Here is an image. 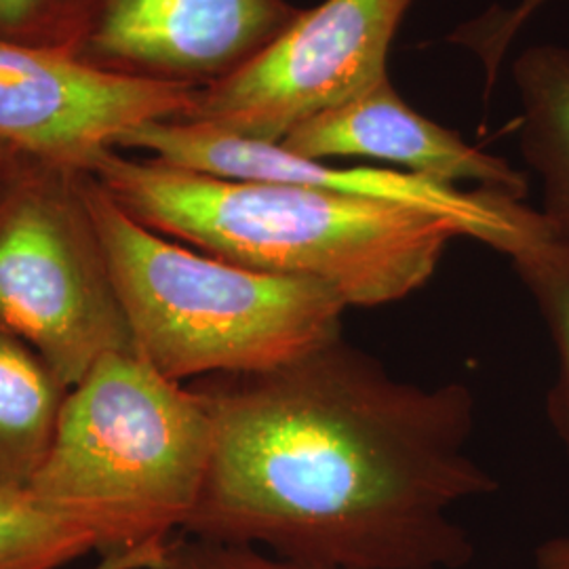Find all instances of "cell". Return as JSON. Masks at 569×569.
<instances>
[{
    "instance_id": "obj_14",
    "label": "cell",
    "mask_w": 569,
    "mask_h": 569,
    "mask_svg": "<svg viewBox=\"0 0 569 569\" xmlns=\"http://www.w3.org/2000/svg\"><path fill=\"white\" fill-rule=\"evenodd\" d=\"M507 258L533 298L555 346L557 369L545 409L550 430L569 460V244L559 241L542 220Z\"/></svg>"
},
{
    "instance_id": "obj_12",
    "label": "cell",
    "mask_w": 569,
    "mask_h": 569,
    "mask_svg": "<svg viewBox=\"0 0 569 569\" xmlns=\"http://www.w3.org/2000/svg\"><path fill=\"white\" fill-rule=\"evenodd\" d=\"M68 392L41 352L0 327V486L32 483L53 446Z\"/></svg>"
},
{
    "instance_id": "obj_11",
    "label": "cell",
    "mask_w": 569,
    "mask_h": 569,
    "mask_svg": "<svg viewBox=\"0 0 569 569\" xmlns=\"http://www.w3.org/2000/svg\"><path fill=\"white\" fill-rule=\"evenodd\" d=\"M512 77L521 98V154L542 182L550 232L569 244V49L529 47Z\"/></svg>"
},
{
    "instance_id": "obj_4",
    "label": "cell",
    "mask_w": 569,
    "mask_h": 569,
    "mask_svg": "<svg viewBox=\"0 0 569 569\" xmlns=\"http://www.w3.org/2000/svg\"><path fill=\"white\" fill-rule=\"evenodd\" d=\"M213 422L197 388L114 352L70 388L28 489L102 529L106 555L169 545L197 507Z\"/></svg>"
},
{
    "instance_id": "obj_15",
    "label": "cell",
    "mask_w": 569,
    "mask_h": 569,
    "mask_svg": "<svg viewBox=\"0 0 569 569\" xmlns=\"http://www.w3.org/2000/svg\"><path fill=\"white\" fill-rule=\"evenodd\" d=\"M547 2L549 0H519L510 9L498 7L488 16L467 23L458 34L451 37V41L467 44L483 60L486 72H488V87H491L496 81L498 68L507 56L510 42L519 34V30L531 20V16Z\"/></svg>"
},
{
    "instance_id": "obj_3",
    "label": "cell",
    "mask_w": 569,
    "mask_h": 569,
    "mask_svg": "<svg viewBox=\"0 0 569 569\" xmlns=\"http://www.w3.org/2000/svg\"><path fill=\"white\" fill-rule=\"evenodd\" d=\"M84 194L136 352L169 380L277 369L345 336L348 306L326 284L167 239L124 213L89 171Z\"/></svg>"
},
{
    "instance_id": "obj_16",
    "label": "cell",
    "mask_w": 569,
    "mask_h": 569,
    "mask_svg": "<svg viewBox=\"0 0 569 569\" xmlns=\"http://www.w3.org/2000/svg\"><path fill=\"white\" fill-rule=\"evenodd\" d=\"M164 569H323L281 559L247 545H228L188 536L171 542Z\"/></svg>"
},
{
    "instance_id": "obj_6",
    "label": "cell",
    "mask_w": 569,
    "mask_h": 569,
    "mask_svg": "<svg viewBox=\"0 0 569 569\" xmlns=\"http://www.w3.org/2000/svg\"><path fill=\"white\" fill-rule=\"evenodd\" d=\"M411 0H326L300 11L239 70L197 91L180 121L281 143L302 122L388 79V51Z\"/></svg>"
},
{
    "instance_id": "obj_9",
    "label": "cell",
    "mask_w": 569,
    "mask_h": 569,
    "mask_svg": "<svg viewBox=\"0 0 569 569\" xmlns=\"http://www.w3.org/2000/svg\"><path fill=\"white\" fill-rule=\"evenodd\" d=\"M201 87L124 79L70 56L0 37V142L87 171L148 121H180Z\"/></svg>"
},
{
    "instance_id": "obj_1",
    "label": "cell",
    "mask_w": 569,
    "mask_h": 569,
    "mask_svg": "<svg viewBox=\"0 0 569 569\" xmlns=\"http://www.w3.org/2000/svg\"><path fill=\"white\" fill-rule=\"evenodd\" d=\"M213 448L186 536L323 569H462L453 519L498 491L470 451L475 392L388 373L345 336L277 369L192 382Z\"/></svg>"
},
{
    "instance_id": "obj_10",
    "label": "cell",
    "mask_w": 569,
    "mask_h": 569,
    "mask_svg": "<svg viewBox=\"0 0 569 569\" xmlns=\"http://www.w3.org/2000/svg\"><path fill=\"white\" fill-rule=\"evenodd\" d=\"M281 146L312 161L363 157L399 164L407 173L449 186L479 183V188L500 190L515 199H526L528 192L526 173L416 112L401 100L390 79L302 122Z\"/></svg>"
},
{
    "instance_id": "obj_5",
    "label": "cell",
    "mask_w": 569,
    "mask_h": 569,
    "mask_svg": "<svg viewBox=\"0 0 569 569\" xmlns=\"http://www.w3.org/2000/svg\"><path fill=\"white\" fill-rule=\"evenodd\" d=\"M84 173L26 157L0 199V327L70 388L103 357L136 352Z\"/></svg>"
},
{
    "instance_id": "obj_20",
    "label": "cell",
    "mask_w": 569,
    "mask_h": 569,
    "mask_svg": "<svg viewBox=\"0 0 569 569\" xmlns=\"http://www.w3.org/2000/svg\"><path fill=\"white\" fill-rule=\"evenodd\" d=\"M26 157H30V154H23L20 150H16L13 146L0 142V199L4 197L9 183L13 182V178L20 171Z\"/></svg>"
},
{
    "instance_id": "obj_8",
    "label": "cell",
    "mask_w": 569,
    "mask_h": 569,
    "mask_svg": "<svg viewBox=\"0 0 569 569\" xmlns=\"http://www.w3.org/2000/svg\"><path fill=\"white\" fill-rule=\"evenodd\" d=\"M117 150H146L163 163L218 178L296 183L420 209L456 222L467 237L505 256L542 222L540 211L500 190H460L397 169L333 167L298 157L281 143L244 140L194 122H142L122 133Z\"/></svg>"
},
{
    "instance_id": "obj_13",
    "label": "cell",
    "mask_w": 569,
    "mask_h": 569,
    "mask_svg": "<svg viewBox=\"0 0 569 569\" xmlns=\"http://www.w3.org/2000/svg\"><path fill=\"white\" fill-rule=\"evenodd\" d=\"M106 555L102 529L28 488L0 486V569H61Z\"/></svg>"
},
{
    "instance_id": "obj_18",
    "label": "cell",
    "mask_w": 569,
    "mask_h": 569,
    "mask_svg": "<svg viewBox=\"0 0 569 569\" xmlns=\"http://www.w3.org/2000/svg\"><path fill=\"white\" fill-rule=\"evenodd\" d=\"M173 542V540H171ZM169 545H148L142 549L102 555L100 563L89 569H164L169 561Z\"/></svg>"
},
{
    "instance_id": "obj_7",
    "label": "cell",
    "mask_w": 569,
    "mask_h": 569,
    "mask_svg": "<svg viewBox=\"0 0 569 569\" xmlns=\"http://www.w3.org/2000/svg\"><path fill=\"white\" fill-rule=\"evenodd\" d=\"M298 13L287 0H70L56 51L114 77L207 87Z\"/></svg>"
},
{
    "instance_id": "obj_2",
    "label": "cell",
    "mask_w": 569,
    "mask_h": 569,
    "mask_svg": "<svg viewBox=\"0 0 569 569\" xmlns=\"http://www.w3.org/2000/svg\"><path fill=\"white\" fill-rule=\"evenodd\" d=\"M124 213L207 256L258 272L306 279L348 308L399 302L432 279L456 222L283 182L230 180L159 159L106 150L87 169Z\"/></svg>"
},
{
    "instance_id": "obj_19",
    "label": "cell",
    "mask_w": 569,
    "mask_h": 569,
    "mask_svg": "<svg viewBox=\"0 0 569 569\" xmlns=\"http://www.w3.org/2000/svg\"><path fill=\"white\" fill-rule=\"evenodd\" d=\"M536 569H569V536H555L533 550Z\"/></svg>"
},
{
    "instance_id": "obj_17",
    "label": "cell",
    "mask_w": 569,
    "mask_h": 569,
    "mask_svg": "<svg viewBox=\"0 0 569 569\" xmlns=\"http://www.w3.org/2000/svg\"><path fill=\"white\" fill-rule=\"evenodd\" d=\"M70 0H0V37L56 49Z\"/></svg>"
}]
</instances>
